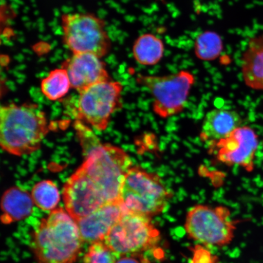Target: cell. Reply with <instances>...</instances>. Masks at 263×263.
Here are the masks:
<instances>
[{
	"label": "cell",
	"mask_w": 263,
	"mask_h": 263,
	"mask_svg": "<svg viewBox=\"0 0 263 263\" xmlns=\"http://www.w3.org/2000/svg\"><path fill=\"white\" fill-rule=\"evenodd\" d=\"M136 80L149 92L154 113L163 119L182 112L196 83L195 76L185 70L164 76L139 74Z\"/></svg>",
	"instance_id": "cell-5"
},
{
	"label": "cell",
	"mask_w": 263,
	"mask_h": 263,
	"mask_svg": "<svg viewBox=\"0 0 263 263\" xmlns=\"http://www.w3.org/2000/svg\"><path fill=\"white\" fill-rule=\"evenodd\" d=\"M223 49V43L221 35L212 31H205L197 35L194 51L196 58L200 61L210 62L216 60Z\"/></svg>",
	"instance_id": "cell-17"
},
{
	"label": "cell",
	"mask_w": 263,
	"mask_h": 263,
	"mask_svg": "<svg viewBox=\"0 0 263 263\" xmlns=\"http://www.w3.org/2000/svg\"><path fill=\"white\" fill-rule=\"evenodd\" d=\"M118 255L104 241L92 243L84 257V263H116Z\"/></svg>",
	"instance_id": "cell-20"
},
{
	"label": "cell",
	"mask_w": 263,
	"mask_h": 263,
	"mask_svg": "<svg viewBox=\"0 0 263 263\" xmlns=\"http://www.w3.org/2000/svg\"><path fill=\"white\" fill-rule=\"evenodd\" d=\"M173 196L157 174L133 166L125 177L119 200L127 213L152 219L165 210Z\"/></svg>",
	"instance_id": "cell-4"
},
{
	"label": "cell",
	"mask_w": 263,
	"mask_h": 263,
	"mask_svg": "<svg viewBox=\"0 0 263 263\" xmlns=\"http://www.w3.org/2000/svg\"><path fill=\"white\" fill-rule=\"evenodd\" d=\"M165 47L160 38L152 33L141 34L135 41L133 57L138 64L152 67L162 60Z\"/></svg>",
	"instance_id": "cell-16"
},
{
	"label": "cell",
	"mask_w": 263,
	"mask_h": 263,
	"mask_svg": "<svg viewBox=\"0 0 263 263\" xmlns=\"http://www.w3.org/2000/svg\"><path fill=\"white\" fill-rule=\"evenodd\" d=\"M41 87L42 93L51 101L64 98L71 88L67 72L62 67L49 72L43 79Z\"/></svg>",
	"instance_id": "cell-18"
},
{
	"label": "cell",
	"mask_w": 263,
	"mask_h": 263,
	"mask_svg": "<svg viewBox=\"0 0 263 263\" xmlns=\"http://www.w3.org/2000/svg\"><path fill=\"white\" fill-rule=\"evenodd\" d=\"M124 86L112 80L101 82L79 92L77 116L98 130L107 129L115 110L121 106Z\"/></svg>",
	"instance_id": "cell-9"
},
{
	"label": "cell",
	"mask_w": 263,
	"mask_h": 263,
	"mask_svg": "<svg viewBox=\"0 0 263 263\" xmlns=\"http://www.w3.org/2000/svg\"><path fill=\"white\" fill-rule=\"evenodd\" d=\"M258 144V137L254 129L249 126H240L229 137L216 143L211 151H215L219 162L229 166H240L252 172Z\"/></svg>",
	"instance_id": "cell-10"
},
{
	"label": "cell",
	"mask_w": 263,
	"mask_h": 263,
	"mask_svg": "<svg viewBox=\"0 0 263 263\" xmlns=\"http://www.w3.org/2000/svg\"><path fill=\"white\" fill-rule=\"evenodd\" d=\"M31 196L34 204L44 211H52L60 201V193L51 180H42L33 187Z\"/></svg>",
	"instance_id": "cell-19"
},
{
	"label": "cell",
	"mask_w": 263,
	"mask_h": 263,
	"mask_svg": "<svg viewBox=\"0 0 263 263\" xmlns=\"http://www.w3.org/2000/svg\"><path fill=\"white\" fill-rule=\"evenodd\" d=\"M31 195L18 187L6 191L2 199V221L5 224L22 221L31 215L34 206Z\"/></svg>",
	"instance_id": "cell-15"
},
{
	"label": "cell",
	"mask_w": 263,
	"mask_h": 263,
	"mask_svg": "<svg viewBox=\"0 0 263 263\" xmlns=\"http://www.w3.org/2000/svg\"><path fill=\"white\" fill-rule=\"evenodd\" d=\"M61 21L64 44L72 53L103 58L110 52L111 42L103 19L90 13H68Z\"/></svg>",
	"instance_id": "cell-6"
},
{
	"label": "cell",
	"mask_w": 263,
	"mask_h": 263,
	"mask_svg": "<svg viewBox=\"0 0 263 263\" xmlns=\"http://www.w3.org/2000/svg\"><path fill=\"white\" fill-rule=\"evenodd\" d=\"M241 72L247 86L263 91V37L249 41L241 59Z\"/></svg>",
	"instance_id": "cell-14"
},
{
	"label": "cell",
	"mask_w": 263,
	"mask_h": 263,
	"mask_svg": "<svg viewBox=\"0 0 263 263\" xmlns=\"http://www.w3.org/2000/svg\"><path fill=\"white\" fill-rule=\"evenodd\" d=\"M241 123V116L234 110H210L203 121L200 139L212 148L218 141L229 137Z\"/></svg>",
	"instance_id": "cell-13"
},
{
	"label": "cell",
	"mask_w": 263,
	"mask_h": 263,
	"mask_svg": "<svg viewBox=\"0 0 263 263\" xmlns=\"http://www.w3.org/2000/svg\"><path fill=\"white\" fill-rule=\"evenodd\" d=\"M125 211L120 201L108 203L77 221L84 242L104 241Z\"/></svg>",
	"instance_id": "cell-12"
},
{
	"label": "cell",
	"mask_w": 263,
	"mask_h": 263,
	"mask_svg": "<svg viewBox=\"0 0 263 263\" xmlns=\"http://www.w3.org/2000/svg\"><path fill=\"white\" fill-rule=\"evenodd\" d=\"M48 127L47 117L37 105L11 103L0 109V143L12 155H29L39 149Z\"/></svg>",
	"instance_id": "cell-3"
},
{
	"label": "cell",
	"mask_w": 263,
	"mask_h": 263,
	"mask_svg": "<svg viewBox=\"0 0 263 263\" xmlns=\"http://www.w3.org/2000/svg\"><path fill=\"white\" fill-rule=\"evenodd\" d=\"M83 242L77 222L66 210L57 208L42 220L32 249L39 263H73Z\"/></svg>",
	"instance_id": "cell-2"
},
{
	"label": "cell",
	"mask_w": 263,
	"mask_h": 263,
	"mask_svg": "<svg viewBox=\"0 0 263 263\" xmlns=\"http://www.w3.org/2000/svg\"><path fill=\"white\" fill-rule=\"evenodd\" d=\"M136 257L137 255L121 256L116 263H141Z\"/></svg>",
	"instance_id": "cell-21"
},
{
	"label": "cell",
	"mask_w": 263,
	"mask_h": 263,
	"mask_svg": "<svg viewBox=\"0 0 263 263\" xmlns=\"http://www.w3.org/2000/svg\"><path fill=\"white\" fill-rule=\"evenodd\" d=\"M133 166L129 156L120 147L105 144L95 148L65 183L66 211L78 221L120 201L125 177Z\"/></svg>",
	"instance_id": "cell-1"
},
{
	"label": "cell",
	"mask_w": 263,
	"mask_h": 263,
	"mask_svg": "<svg viewBox=\"0 0 263 263\" xmlns=\"http://www.w3.org/2000/svg\"><path fill=\"white\" fill-rule=\"evenodd\" d=\"M235 225L228 207L198 204L187 212L185 230L189 237L195 241L221 247L232 242Z\"/></svg>",
	"instance_id": "cell-7"
},
{
	"label": "cell",
	"mask_w": 263,
	"mask_h": 263,
	"mask_svg": "<svg viewBox=\"0 0 263 263\" xmlns=\"http://www.w3.org/2000/svg\"><path fill=\"white\" fill-rule=\"evenodd\" d=\"M96 55L73 54L62 65L67 71L71 88L80 92L100 82L111 80L106 64Z\"/></svg>",
	"instance_id": "cell-11"
},
{
	"label": "cell",
	"mask_w": 263,
	"mask_h": 263,
	"mask_svg": "<svg viewBox=\"0 0 263 263\" xmlns=\"http://www.w3.org/2000/svg\"><path fill=\"white\" fill-rule=\"evenodd\" d=\"M160 232L151 219L137 214L126 213L115 224L104 242L118 257L137 255L155 246Z\"/></svg>",
	"instance_id": "cell-8"
}]
</instances>
